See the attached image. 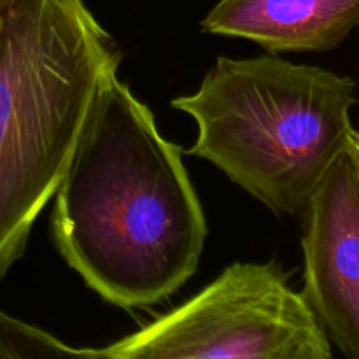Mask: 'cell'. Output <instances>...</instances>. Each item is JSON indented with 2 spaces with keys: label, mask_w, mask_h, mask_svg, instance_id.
<instances>
[{
  "label": "cell",
  "mask_w": 359,
  "mask_h": 359,
  "mask_svg": "<svg viewBox=\"0 0 359 359\" xmlns=\"http://www.w3.org/2000/svg\"><path fill=\"white\" fill-rule=\"evenodd\" d=\"M51 219L67 265L116 307L160 304L198 269L207 221L182 149L118 72L95 97Z\"/></svg>",
  "instance_id": "6da1fadb"
},
{
  "label": "cell",
  "mask_w": 359,
  "mask_h": 359,
  "mask_svg": "<svg viewBox=\"0 0 359 359\" xmlns=\"http://www.w3.org/2000/svg\"><path fill=\"white\" fill-rule=\"evenodd\" d=\"M119 62L84 0H0V279L25 252Z\"/></svg>",
  "instance_id": "7a4b0ae2"
},
{
  "label": "cell",
  "mask_w": 359,
  "mask_h": 359,
  "mask_svg": "<svg viewBox=\"0 0 359 359\" xmlns=\"http://www.w3.org/2000/svg\"><path fill=\"white\" fill-rule=\"evenodd\" d=\"M170 104L198 126L188 154L276 214H300L347 147L358 90L351 77L276 55L221 56L195 93Z\"/></svg>",
  "instance_id": "3957f363"
},
{
  "label": "cell",
  "mask_w": 359,
  "mask_h": 359,
  "mask_svg": "<svg viewBox=\"0 0 359 359\" xmlns=\"http://www.w3.org/2000/svg\"><path fill=\"white\" fill-rule=\"evenodd\" d=\"M107 351L114 359H333L307 300L276 263H233Z\"/></svg>",
  "instance_id": "277c9868"
},
{
  "label": "cell",
  "mask_w": 359,
  "mask_h": 359,
  "mask_svg": "<svg viewBox=\"0 0 359 359\" xmlns=\"http://www.w3.org/2000/svg\"><path fill=\"white\" fill-rule=\"evenodd\" d=\"M304 298L346 359H359V170L340 153L304 209Z\"/></svg>",
  "instance_id": "5b68a950"
},
{
  "label": "cell",
  "mask_w": 359,
  "mask_h": 359,
  "mask_svg": "<svg viewBox=\"0 0 359 359\" xmlns=\"http://www.w3.org/2000/svg\"><path fill=\"white\" fill-rule=\"evenodd\" d=\"M359 27V0H217L202 32L277 53H325Z\"/></svg>",
  "instance_id": "8992f818"
},
{
  "label": "cell",
  "mask_w": 359,
  "mask_h": 359,
  "mask_svg": "<svg viewBox=\"0 0 359 359\" xmlns=\"http://www.w3.org/2000/svg\"><path fill=\"white\" fill-rule=\"evenodd\" d=\"M0 359H114L107 347H72L0 311Z\"/></svg>",
  "instance_id": "52a82bcc"
},
{
  "label": "cell",
  "mask_w": 359,
  "mask_h": 359,
  "mask_svg": "<svg viewBox=\"0 0 359 359\" xmlns=\"http://www.w3.org/2000/svg\"><path fill=\"white\" fill-rule=\"evenodd\" d=\"M347 147H349V151L353 153L354 160H356V165H358V170H359V132L358 130H353L349 135V140H347Z\"/></svg>",
  "instance_id": "ba28073f"
}]
</instances>
